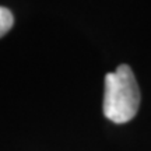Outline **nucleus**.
I'll use <instances>...</instances> for the list:
<instances>
[{"instance_id": "obj_1", "label": "nucleus", "mask_w": 151, "mask_h": 151, "mask_svg": "<svg viewBox=\"0 0 151 151\" xmlns=\"http://www.w3.org/2000/svg\"><path fill=\"white\" fill-rule=\"evenodd\" d=\"M140 106V90L127 65H120L105 76L104 115L113 123H126L136 116Z\"/></svg>"}, {"instance_id": "obj_2", "label": "nucleus", "mask_w": 151, "mask_h": 151, "mask_svg": "<svg viewBox=\"0 0 151 151\" xmlns=\"http://www.w3.org/2000/svg\"><path fill=\"white\" fill-rule=\"evenodd\" d=\"M13 24H14V18L11 11L6 7H0V38L4 37L10 31Z\"/></svg>"}]
</instances>
